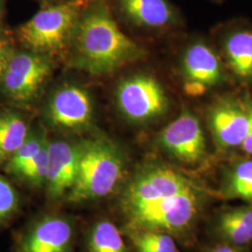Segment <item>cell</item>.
I'll list each match as a JSON object with an SVG mask.
<instances>
[{"mask_svg":"<svg viewBox=\"0 0 252 252\" xmlns=\"http://www.w3.org/2000/svg\"><path fill=\"white\" fill-rule=\"evenodd\" d=\"M6 37H8L7 30L3 24H0V40L3 38H6Z\"/></svg>","mask_w":252,"mask_h":252,"instance_id":"27","label":"cell"},{"mask_svg":"<svg viewBox=\"0 0 252 252\" xmlns=\"http://www.w3.org/2000/svg\"><path fill=\"white\" fill-rule=\"evenodd\" d=\"M52 72L53 62L48 55L14 50L3 75L0 94L14 106H27L36 99Z\"/></svg>","mask_w":252,"mask_h":252,"instance_id":"9","label":"cell"},{"mask_svg":"<svg viewBox=\"0 0 252 252\" xmlns=\"http://www.w3.org/2000/svg\"><path fill=\"white\" fill-rule=\"evenodd\" d=\"M83 142L65 140L49 142V166L46 180V197L57 203L66 197L78 176Z\"/></svg>","mask_w":252,"mask_h":252,"instance_id":"14","label":"cell"},{"mask_svg":"<svg viewBox=\"0 0 252 252\" xmlns=\"http://www.w3.org/2000/svg\"><path fill=\"white\" fill-rule=\"evenodd\" d=\"M49 140L13 180L32 189L45 187L49 166Z\"/></svg>","mask_w":252,"mask_h":252,"instance_id":"22","label":"cell"},{"mask_svg":"<svg viewBox=\"0 0 252 252\" xmlns=\"http://www.w3.org/2000/svg\"><path fill=\"white\" fill-rule=\"evenodd\" d=\"M214 1H221V0H214Z\"/></svg>","mask_w":252,"mask_h":252,"instance_id":"29","label":"cell"},{"mask_svg":"<svg viewBox=\"0 0 252 252\" xmlns=\"http://www.w3.org/2000/svg\"><path fill=\"white\" fill-rule=\"evenodd\" d=\"M199 252H250L249 248H239L228 244L211 242L198 246Z\"/></svg>","mask_w":252,"mask_h":252,"instance_id":"24","label":"cell"},{"mask_svg":"<svg viewBox=\"0 0 252 252\" xmlns=\"http://www.w3.org/2000/svg\"><path fill=\"white\" fill-rule=\"evenodd\" d=\"M114 16L130 27L148 32H165L183 23L180 10L170 0H108Z\"/></svg>","mask_w":252,"mask_h":252,"instance_id":"12","label":"cell"},{"mask_svg":"<svg viewBox=\"0 0 252 252\" xmlns=\"http://www.w3.org/2000/svg\"><path fill=\"white\" fill-rule=\"evenodd\" d=\"M204 122L188 107L164 126L155 138L157 149L171 163L201 175L214 162V152Z\"/></svg>","mask_w":252,"mask_h":252,"instance_id":"5","label":"cell"},{"mask_svg":"<svg viewBox=\"0 0 252 252\" xmlns=\"http://www.w3.org/2000/svg\"><path fill=\"white\" fill-rule=\"evenodd\" d=\"M37 1H39L42 5H45V4H49V3H53V2H55V1H58V0H37Z\"/></svg>","mask_w":252,"mask_h":252,"instance_id":"28","label":"cell"},{"mask_svg":"<svg viewBox=\"0 0 252 252\" xmlns=\"http://www.w3.org/2000/svg\"><path fill=\"white\" fill-rule=\"evenodd\" d=\"M75 234V222L69 217H36L14 234L13 252H74Z\"/></svg>","mask_w":252,"mask_h":252,"instance_id":"11","label":"cell"},{"mask_svg":"<svg viewBox=\"0 0 252 252\" xmlns=\"http://www.w3.org/2000/svg\"><path fill=\"white\" fill-rule=\"evenodd\" d=\"M47 142L48 139L43 134L30 131L26 141L6 162L2 169L11 180H14Z\"/></svg>","mask_w":252,"mask_h":252,"instance_id":"21","label":"cell"},{"mask_svg":"<svg viewBox=\"0 0 252 252\" xmlns=\"http://www.w3.org/2000/svg\"><path fill=\"white\" fill-rule=\"evenodd\" d=\"M205 126L220 159L236 154L249 130V116L243 95L226 94L217 96L206 109Z\"/></svg>","mask_w":252,"mask_h":252,"instance_id":"8","label":"cell"},{"mask_svg":"<svg viewBox=\"0 0 252 252\" xmlns=\"http://www.w3.org/2000/svg\"><path fill=\"white\" fill-rule=\"evenodd\" d=\"M243 98L249 116V130L243 143L236 154L252 157V93L244 94Z\"/></svg>","mask_w":252,"mask_h":252,"instance_id":"23","label":"cell"},{"mask_svg":"<svg viewBox=\"0 0 252 252\" xmlns=\"http://www.w3.org/2000/svg\"><path fill=\"white\" fill-rule=\"evenodd\" d=\"M8 0H0V24H3V19L6 12V4Z\"/></svg>","mask_w":252,"mask_h":252,"instance_id":"26","label":"cell"},{"mask_svg":"<svg viewBox=\"0 0 252 252\" xmlns=\"http://www.w3.org/2000/svg\"><path fill=\"white\" fill-rule=\"evenodd\" d=\"M179 74L183 93L191 98L206 96L231 81L215 45L201 36L184 47Z\"/></svg>","mask_w":252,"mask_h":252,"instance_id":"7","label":"cell"},{"mask_svg":"<svg viewBox=\"0 0 252 252\" xmlns=\"http://www.w3.org/2000/svg\"><path fill=\"white\" fill-rule=\"evenodd\" d=\"M93 112V102L87 91L76 85H64L51 96L45 119L49 126L56 129L78 131L90 126Z\"/></svg>","mask_w":252,"mask_h":252,"instance_id":"13","label":"cell"},{"mask_svg":"<svg viewBox=\"0 0 252 252\" xmlns=\"http://www.w3.org/2000/svg\"><path fill=\"white\" fill-rule=\"evenodd\" d=\"M90 0H58L41 8L24 24L15 36L26 50L51 56L66 50Z\"/></svg>","mask_w":252,"mask_h":252,"instance_id":"4","label":"cell"},{"mask_svg":"<svg viewBox=\"0 0 252 252\" xmlns=\"http://www.w3.org/2000/svg\"><path fill=\"white\" fill-rule=\"evenodd\" d=\"M211 242L239 248L252 246V205L221 207L210 212L205 221Z\"/></svg>","mask_w":252,"mask_h":252,"instance_id":"15","label":"cell"},{"mask_svg":"<svg viewBox=\"0 0 252 252\" xmlns=\"http://www.w3.org/2000/svg\"><path fill=\"white\" fill-rule=\"evenodd\" d=\"M214 44L232 81L252 89V24L233 19L218 26Z\"/></svg>","mask_w":252,"mask_h":252,"instance_id":"10","label":"cell"},{"mask_svg":"<svg viewBox=\"0 0 252 252\" xmlns=\"http://www.w3.org/2000/svg\"><path fill=\"white\" fill-rule=\"evenodd\" d=\"M14 50L15 49L10 44L8 37L0 40V86L9 58L11 54H13Z\"/></svg>","mask_w":252,"mask_h":252,"instance_id":"25","label":"cell"},{"mask_svg":"<svg viewBox=\"0 0 252 252\" xmlns=\"http://www.w3.org/2000/svg\"><path fill=\"white\" fill-rule=\"evenodd\" d=\"M215 201L214 188L200 174L150 157L122 187L119 209L124 229L160 231L192 249Z\"/></svg>","mask_w":252,"mask_h":252,"instance_id":"1","label":"cell"},{"mask_svg":"<svg viewBox=\"0 0 252 252\" xmlns=\"http://www.w3.org/2000/svg\"><path fill=\"white\" fill-rule=\"evenodd\" d=\"M135 252H180L170 234L146 229H123Z\"/></svg>","mask_w":252,"mask_h":252,"instance_id":"19","label":"cell"},{"mask_svg":"<svg viewBox=\"0 0 252 252\" xmlns=\"http://www.w3.org/2000/svg\"><path fill=\"white\" fill-rule=\"evenodd\" d=\"M115 97L121 114L135 126H150L160 121L171 106L162 82L149 73H135L120 81Z\"/></svg>","mask_w":252,"mask_h":252,"instance_id":"6","label":"cell"},{"mask_svg":"<svg viewBox=\"0 0 252 252\" xmlns=\"http://www.w3.org/2000/svg\"><path fill=\"white\" fill-rule=\"evenodd\" d=\"M87 252H131L117 226L100 220L91 227L86 239Z\"/></svg>","mask_w":252,"mask_h":252,"instance_id":"18","label":"cell"},{"mask_svg":"<svg viewBox=\"0 0 252 252\" xmlns=\"http://www.w3.org/2000/svg\"><path fill=\"white\" fill-rule=\"evenodd\" d=\"M30 133L27 121L18 111L10 108L0 109V167L26 141Z\"/></svg>","mask_w":252,"mask_h":252,"instance_id":"17","label":"cell"},{"mask_svg":"<svg viewBox=\"0 0 252 252\" xmlns=\"http://www.w3.org/2000/svg\"><path fill=\"white\" fill-rule=\"evenodd\" d=\"M23 207V194L9 178L0 174V230L10 225Z\"/></svg>","mask_w":252,"mask_h":252,"instance_id":"20","label":"cell"},{"mask_svg":"<svg viewBox=\"0 0 252 252\" xmlns=\"http://www.w3.org/2000/svg\"><path fill=\"white\" fill-rule=\"evenodd\" d=\"M221 160L214 188L217 200L252 205V157L234 154Z\"/></svg>","mask_w":252,"mask_h":252,"instance_id":"16","label":"cell"},{"mask_svg":"<svg viewBox=\"0 0 252 252\" xmlns=\"http://www.w3.org/2000/svg\"><path fill=\"white\" fill-rule=\"evenodd\" d=\"M69 64L94 76L116 72L146 52L121 29L108 0H90L69 42Z\"/></svg>","mask_w":252,"mask_h":252,"instance_id":"2","label":"cell"},{"mask_svg":"<svg viewBox=\"0 0 252 252\" xmlns=\"http://www.w3.org/2000/svg\"><path fill=\"white\" fill-rule=\"evenodd\" d=\"M127 160L124 150L107 137L83 142L78 176L65 200L85 204L108 197L123 183Z\"/></svg>","mask_w":252,"mask_h":252,"instance_id":"3","label":"cell"}]
</instances>
